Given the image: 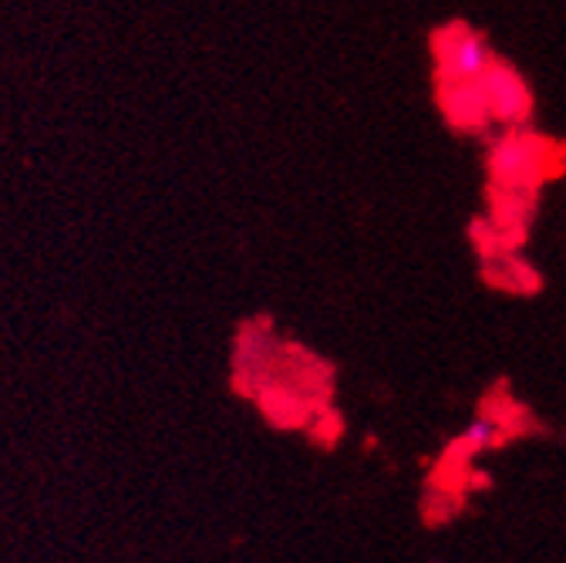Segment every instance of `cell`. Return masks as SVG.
I'll use <instances>...</instances> for the list:
<instances>
[{
    "instance_id": "obj_2",
    "label": "cell",
    "mask_w": 566,
    "mask_h": 563,
    "mask_svg": "<svg viewBox=\"0 0 566 563\" xmlns=\"http://www.w3.org/2000/svg\"><path fill=\"white\" fill-rule=\"evenodd\" d=\"M492 64L495 61H492L489 44L479 34H469V31L455 34L452 48L446 51V67H449V79L455 85H475Z\"/></svg>"
},
{
    "instance_id": "obj_1",
    "label": "cell",
    "mask_w": 566,
    "mask_h": 563,
    "mask_svg": "<svg viewBox=\"0 0 566 563\" xmlns=\"http://www.w3.org/2000/svg\"><path fill=\"white\" fill-rule=\"evenodd\" d=\"M475 98L482 115L503 118V122H523L530 115V88L510 67L492 64L489 72L475 82Z\"/></svg>"
}]
</instances>
